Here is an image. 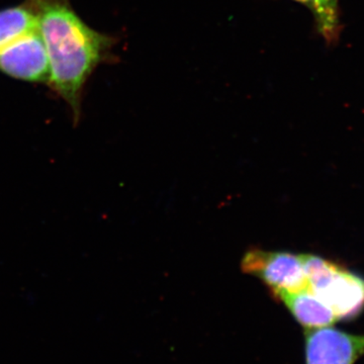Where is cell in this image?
Returning <instances> with one entry per match:
<instances>
[{
  "label": "cell",
  "mask_w": 364,
  "mask_h": 364,
  "mask_svg": "<svg viewBox=\"0 0 364 364\" xmlns=\"http://www.w3.org/2000/svg\"><path fill=\"white\" fill-rule=\"evenodd\" d=\"M38 18L50 64L49 83L70 105L74 123L81 114V95L91 73L105 61L112 38L92 30L69 0H28Z\"/></svg>",
  "instance_id": "obj_1"
},
{
  "label": "cell",
  "mask_w": 364,
  "mask_h": 364,
  "mask_svg": "<svg viewBox=\"0 0 364 364\" xmlns=\"http://www.w3.org/2000/svg\"><path fill=\"white\" fill-rule=\"evenodd\" d=\"M309 287L329 306L337 320L356 317L364 309V279L311 254L301 255Z\"/></svg>",
  "instance_id": "obj_2"
},
{
  "label": "cell",
  "mask_w": 364,
  "mask_h": 364,
  "mask_svg": "<svg viewBox=\"0 0 364 364\" xmlns=\"http://www.w3.org/2000/svg\"><path fill=\"white\" fill-rule=\"evenodd\" d=\"M242 270L259 277L275 298L280 294L310 289L301 255L252 249L244 255Z\"/></svg>",
  "instance_id": "obj_3"
},
{
  "label": "cell",
  "mask_w": 364,
  "mask_h": 364,
  "mask_svg": "<svg viewBox=\"0 0 364 364\" xmlns=\"http://www.w3.org/2000/svg\"><path fill=\"white\" fill-rule=\"evenodd\" d=\"M306 364H354L364 356V335L330 327L308 329Z\"/></svg>",
  "instance_id": "obj_4"
},
{
  "label": "cell",
  "mask_w": 364,
  "mask_h": 364,
  "mask_svg": "<svg viewBox=\"0 0 364 364\" xmlns=\"http://www.w3.org/2000/svg\"><path fill=\"white\" fill-rule=\"evenodd\" d=\"M0 71L21 80L49 82V59L39 30L0 51Z\"/></svg>",
  "instance_id": "obj_5"
},
{
  "label": "cell",
  "mask_w": 364,
  "mask_h": 364,
  "mask_svg": "<svg viewBox=\"0 0 364 364\" xmlns=\"http://www.w3.org/2000/svg\"><path fill=\"white\" fill-rule=\"evenodd\" d=\"M277 299L282 301L294 318L306 329L330 327L338 321L331 309L311 289L280 294Z\"/></svg>",
  "instance_id": "obj_6"
},
{
  "label": "cell",
  "mask_w": 364,
  "mask_h": 364,
  "mask_svg": "<svg viewBox=\"0 0 364 364\" xmlns=\"http://www.w3.org/2000/svg\"><path fill=\"white\" fill-rule=\"evenodd\" d=\"M38 30L37 14L28 2L0 11V51Z\"/></svg>",
  "instance_id": "obj_7"
}]
</instances>
